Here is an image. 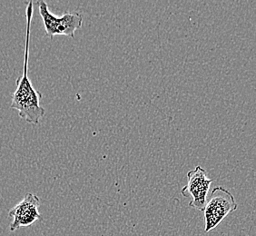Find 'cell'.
<instances>
[{"label": "cell", "instance_id": "6da1fadb", "mask_svg": "<svg viewBox=\"0 0 256 236\" xmlns=\"http://www.w3.org/2000/svg\"><path fill=\"white\" fill-rule=\"evenodd\" d=\"M34 12V3L30 1L26 8V38L25 56H24V69L23 74L16 80V89L12 94V102L10 108L18 111V114L28 123L38 124L41 119L44 118L46 110L41 106L40 101L42 94L36 90L28 76V58H30V34H31V22Z\"/></svg>", "mask_w": 256, "mask_h": 236}, {"label": "cell", "instance_id": "7a4b0ae2", "mask_svg": "<svg viewBox=\"0 0 256 236\" xmlns=\"http://www.w3.org/2000/svg\"><path fill=\"white\" fill-rule=\"evenodd\" d=\"M36 4L43 20L46 36L51 40H53L56 36H66L74 38V32L81 28L83 25L84 16L79 12L66 11L60 18H58L50 12L46 2L38 1Z\"/></svg>", "mask_w": 256, "mask_h": 236}, {"label": "cell", "instance_id": "3957f363", "mask_svg": "<svg viewBox=\"0 0 256 236\" xmlns=\"http://www.w3.org/2000/svg\"><path fill=\"white\" fill-rule=\"evenodd\" d=\"M237 208L236 201L230 191L222 186L214 188L204 210V232L212 231Z\"/></svg>", "mask_w": 256, "mask_h": 236}, {"label": "cell", "instance_id": "277c9868", "mask_svg": "<svg viewBox=\"0 0 256 236\" xmlns=\"http://www.w3.org/2000/svg\"><path fill=\"white\" fill-rule=\"evenodd\" d=\"M212 182V179L207 177L206 171L201 166H196L188 172V184L181 190V194L191 198L189 206L204 212Z\"/></svg>", "mask_w": 256, "mask_h": 236}, {"label": "cell", "instance_id": "5b68a950", "mask_svg": "<svg viewBox=\"0 0 256 236\" xmlns=\"http://www.w3.org/2000/svg\"><path fill=\"white\" fill-rule=\"evenodd\" d=\"M40 199L31 192H28L24 199L10 211L8 216L12 219L10 232H16L21 227H30L41 218Z\"/></svg>", "mask_w": 256, "mask_h": 236}]
</instances>
